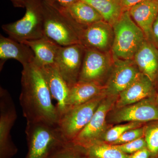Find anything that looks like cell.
I'll return each instance as SVG.
<instances>
[{
  "mask_svg": "<svg viewBox=\"0 0 158 158\" xmlns=\"http://www.w3.org/2000/svg\"><path fill=\"white\" fill-rule=\"evenodd\" d=\"M34 54L31 48L10 37L0 36V70L9 59L17 60L23 65L34 61Z\"/></svg>",
  "mask_w": 158,
  "mask_h": 158,
  "instance_id": "18",
  "label": "cell"
},
{
  "mask_svg": "<svg viewBox=\"0 0 158 158\" xmlns=\"http://www.w3.org/2000/svg\"><path fill=\"white\" fill-rule=\"evenodd\" d=\"M47 158H88L84 148L73 142H66L56 148Z\"/></svg>",
  "mask_w": 158,
  "mask_h": 158,
  "instance_id": "24",
  "label": "cell"
},
{
  "mask_svg": "<svg viewBox=\"0 0 158 158\" xmlns=\"http://www.w3.org/2000/svg\"><path fill=\"white\" fill-rule=\"evenodd\" d=\"M69 88L67 110L89 101L101 94H106L105 86L91 82H78Z\"/></svg>",
  "mask_w": 158,
  "mask_h": 158,
  "instance_id": "20",
  "label": "cell"
},
{
  "mask_svg": "<svg viewBox=\"0 0 158 158\" xmlns=\"http://www.w3.org/2000/svg\"><path fill=\"white\" fill-rule=\"evenodd\" d=\"M134 60L141 73L150 80L158 93V49L146 40Z\"/></svg>",
  "mask_w": 158,
  "mask_h": 158,
  "instance_id": "16",
  "label": "cell"
},
{
  "mask_svg": "<svg viewBox=\"0 0 158 158\" xmlns=\"http://www.w3.org/2000/svg\"><path fill=\"white\" fill-rule=\"evenodd\" d=\"M156 120H158V105L155 97L122 107L113 108L107 116L108 123L113 125L124 122L146 123Z\"/></svg>",
  "mask_w": 158,
  "mask_h": 158,
  "instance_id": "9",
  "label": "cell"
},
{
  "mask_svg": "<svg viewBox=\"0 0 158 158\" xmlns=\"http://www.w3.org/2000/svg\"><path fill=\"white\" fill-rule=\"evenodd\" d=\"M114 57L113 67L105 85L107 96H118L141 74L134 59Z\"/></svg>",
  "mask_w": 158,
  "mask_h": 158,
  "instance_id": "12",
  "label": "cell"
},
{
  "mask_svg": "<svg viewBox=\"0 0 158 158\" xmlns=\"http://www.w3.org/2000/svg\"><path fill=\"white\" fill-rule=\"evenodd\" d=\"M45 79L52 98L57 102L56 105L60 116L67 110V101L69 88L62 77L56 65L40 67Z\"/></svg>",
  "mask_w": 158,
  "mask_h": 158,
  "instance_id": "14",
  "label": "cell"
},
{
  "mask_svg": "<svg viewBox=\"0 0 158 158\" xmlns=\"http://www.w3.org/2000/svg\"></svg>",
  "mask_w": 158,
  "mask_h": 158,
  "instance_id": "35",
  "label": "cell"
},
{
  "mask_svg": "<svg viewBox=\"0 0 158 158\" xmlns=\"http://www.w3.org/2000/svg\"><path fill=\"white\" fill-rule=\"evenodd\" d=\"M86 48L81 44L60 46L56 65L69 88L78 82Z\"/></svg>",
  "mask_w": 158,
  "mask_h": 158,
  "instance_id": "11",
  "label": "cell"
},
{
  "mask_svg": "<svg viewBox=\"0 0 158 158\" xmlns=\"http://www.w3.org/2000/svg\"><path fill=\"white\" fill-rule=\"evenodd\" d=\"M155 100L156 102V103L157 104V105H158V93H157V94H156L155 96Z\"/></svg>",
  "mask_w": 158,
  "mask_h": 158,
  "instance_id": "34",
  "label": "cell"
},
{
  "mask_svg": "<svg viewBox=\"0 0 158 158\" xmlns=\"http://www.w3.org/2000/svg\"><path fill=\"white\" fill-rule=\"evenodd\" d=\"M114 40L111 52L113 56L124 60L134 59L146 37L131 17L128 11H123L113 25Z\"/></svg>",
  "mask_w": 158,
  "mask_h": 158,
  "instance_id": "4",
  "label": "cell"
},
{
  "mask_svg": "<svg viewBox=\"0 0 158 158\" xmlns=\"http://www.w3.org/2000/svg\"><path fill=\"white\" fill-rule=\"evenodd\" d=\"M25 8V14L22 18L2 26L9 37L21 43L44 37L41 0H27Z\"/></svg>",
  "mask_w": 158,
  "mask_h": 158,
  "instance_id": "5",
  "label": "cell"
},
{
  "mask_svg": "<svg viewBox=\"0 0 158 158\" xmlns=\"http://www.w3.org/2000/svg\"><path fill=\"white\" fill-rule=\"evenodd\" d=\"M144 125L141 127L132 129L125 132L116 141L111 144L117 145L125 144L144 137Z\"/></svg>",
  "mask_w": 158,
  "mask_h": 158,
  "instance_id": "28",
  "label": "cell"
},
{
  "mask_svg": "<svg viewBox=\"0 0 158 158\" xmlns=\"http://www.w3.org/2000/svg\"><path fill=\"white\" fill-rule=\"evenodd\" d=\"M152 37V43L158 49V15L153 24Z\"/></svg>",
  "mask_w": 158,
  "mask_h": 158,
  "instance_id": "29",
  "label": "cell"
},
{
  "mask_svg": "<svg viewBox=\"0 0 158 158\" xmlns=\"http://www.w3.org/2000/svg\"><path fill=\"white\" fill-rule=\"evenodd\" d=\"M114 61L111 51L104 52L86 48L78 82L105 86Z\"/></svg>",
  "mask_w": 158,
  "mask_h": 158,
  "instance_id": "8",
  "label": "cell"
},
{
  "mask_svg": "<svg viewBox=\"0 0 158 158\" xmlns=\"http://www.w3.org/2000/svg\"><path fill=\"white\" fill-rule=\"evenodd\" d=\"M129 158H150V153L147 148H143L136 152L129 155Z\"/></svg>",
  "mask_w": 158,
  "mask_h": 158,
  "instance_id": "30",
  "label": "cell"
},
{
  "mask_svg": "<svg viewBox=\"0 0 158 158\" xmlns=\"http://www.w3.org/2000/svg\"><path fill=\"white\" fill-rule=\"evenodd\" d=\"M44 36L60 46L80 44L81 27L69 17L64 9L51 0H41Z\"/></svg>",
  "mask_w": 158,
  "mask_h": 158,
  "instance_id": "2",
  "label": "cell"
},
{
  "mask_svg": "<svg viewBox=\"0 0 158 158\" xmlns=\"http://www.w3.org/2000/svg\"><path fill=\"white\" fill-rule=\"evenodd\" d=\"M81 44L85 48L100 52H111L114 40L113 26L104 20L83 27L79 34Z\"/></svg>",
  "mask_w": 158,
  "mask_h": 158,
  "instance_id": "13",
  "label": "cell"
},
{
  "mask_svg": "<svg viewBox=\"0 0 158 158\" xmlns=\"http://www.w3.org/2000/svg\"><path fill=\"white\" fill-rule=\"evenodd\" d=\"M93 7L105 21L113 26L123 12L119 0H81Z\"/></svg>",
  "mask_w": 158,
  "mask_h": 158,
  "instance_id": "22",
  "label": "cell"
},
{
  "mask_svg": "<svg viewBox=\"0 0 158 158\" xmlns=\"http://www.w3.org/2000/svg\"><path fill=\"white\" fill-rule=\"evenodd\" d=\"M23 43L31 48L34 52L33 62L39 67L56 64V58L60 46L45 36Z\"/></svg>",
  "mask_w": 158,
  "mask_h": 158,
  "instance_id": "19",
  "label": "cell"
},
{
  "mask_svg": "<svg viewBox=\"0 0 158 158\" xmlns=\"http://www.w3.org/2000/svg\"><path fill=\"white\" fill-rule=\"evenodd\" d=\"M145 0H119L123 11H128L130 8Z\"/></svg>",
  "mask_w": 158,
  "mask_h": 158,
  "instance_id": "31",
  "label": "cell"
},
{
  "mask_svg": "<svg viewBox=\"0 0 158 158\" xmlns=\"http://www.w3.org/2000/svg\"><path fill=\"white\" fill-rule=\"evenodd\" d=\"M28 152L25 158H47L65 141L58 125L49 122H27Z\"/></svg>",
  "mask_w": 158,
  "mask_h": 158,
  "instance_id": "3",
  "label": "cell"
},
{
  "mask_svg": "<svg viewBox=\"0 0 158 158\" xmlns=\"http://www.w3.org/2000/svg\"><path fill=\"white\" fill-rule=\"evenodd\" d=\"M88 158H129L114 145L99 141L83 148Z\"/></svg>",
  "mask_w": 158,
  "mask_h": 158,
  "instance_id": "23",
  "label": "cell"
},
{
  "mask_svg": "<svg viewBox=\"0 0 158 158\" xmlns=\"http://www.w3.org/2000/svg\"><path fill=\"white\" fill-rule=\"evenodd\" d=\"M129 12L134 21L142 30L146 40L152 42L153 24L158 15V0H145L130 8Z\"/></svg>",
  "mask_w": 158,
  "mask_h": 158,
  "instance_id": "17",
  "label": "cell"
},
{
  "mask_svg": "<svg viewBox=\"0 0 158 158\" xmlns=\"http://www.w3.org/2000/svg\"><path fill=\"white\" fill-rule=\"evenodd\" d=\"M51 1L56 3L59 6L63 8H66L73 3L76 2L78 0H51Z\"/></svg>",
  "mask_w": 158,
  "mask_h": 158,
  "instance_id": "32",
  "label": "cell"
},
{
  "mask_svg": "<svg viewBox=\"0 0 158 158\" xmlns=\"http://www.w3.org/2000/svg\"><path fill=\"white\" fill-rule=\"evenodd\" d=\"M145 123L131 122L122 124H117L112 127L105 134L103 141L111 144L116 141L125 132L132 129L141 127Z\"/></svg>",
  "mask_w": 158,
  "mask_h": 158,
  "instance_id": "26",
  "label": "cell"
},
{
  "mask_svg": "<svg viewBox=\"0 0 158 158\" xmlns=\"http://www.w3.org/2000/svg\"><path fill=\"white\" fill-rule=\"evenodd\" d=\"M106 96L105 94H101L89 101L69 108L60 116L57 125L65 141H74L88 124Z\"/></svg>",
  "mask_w": 158,
  "mask_h": 158,
  "instance_id": "6",
  "label": "cell"
},
{
  "mask_svg": "<svg viewBox=\"0 0 158 158\" xmlns=\"http://www.w3.org/2000/svg\"><path fill=\"white\" fill-rule=\"evenodd\" d=\"M20 104L27 122L44 121L57 124L59 114L39 66L32 62L23 65Z\"/></svg>",
  "mask_w": 158,
  "mask_h": 158,
  "instance_id": "1",
  "label": "cell"
},
{
  "mask_svg": "<svg viewBox=\"0 0 158 158\" xmlns=\"http://www.w3.org/2000/svg\"><path fill=\"white\" fill-rule=\"evenodd\" d=\"M114 145L119 150L127 155L132 154L140 150L147 148L144 137L125 144Z\"/></svg>",
  "mask_w": 158,
  "mask_h": 158,
  "instance_id": "27",
  "label": "cell"
},
{
  "mask_svg": "<svg viewBox=\"0 0 158 158\" xmlns=\"http://www.w3.org/2000/svg\"><path fill=\"white\" fill-rule=\"evenodd\" d=\"M63 8L72 20L81 27L104 20L101 15L93 7L81 0Z\"/></svg>",
  "mask_w": 158,
  "mask_h": 158,
  "instance_id": "21",
  "label": "cell"
},
{
  "mask_svg": "<svg viewBox=\"0 0 158 158\" xmlns=\"http://www.w3.org/2000/svg\"><path fill=\"white\" fill-rule=\"evenodd\" d=\"M15 7H25L27 0H11Z\"/></svg>",
  "mask_w": 158,
  "mask_h": 158,
  "instance_id": "33",
  "label": "cell"
},
{
  "mask_svg": "<svg viewBox=\"0 0 158 158\" xmlns=\"http://www.w3.org/2000/svg\"><path fill=\"white\" fill-rule=\"evenodd\" d=\"M144 127V137L150 158H158V120L146 123Z\"/></svg>",
  "mask_w": 158,
  "mask_h": 158,
  "instance_id": "25",
  "label": "cell"
},
{
  "mask_svg": "<svg viewBox=\"0 0 158 158\" xmlns=\"http://www.w3.org/2000/svg\"><path fill=\"white\" fill-rule=\"evenodd\" d=\"M157 93L152 82L141 73L118 94L114 108L122 107L148 98L155 97Z\"/></svg>",
  "mask_w": 158,
  "mask_h": 158,
  "instance_id": "15",
  "label": "cell"
},
{
  "mask_svg": "<svg viewBox=\"0 0 158 158\" xmlns=\"http://www.w3.org/2000/svg\"><path fill=\"white\" fill-rule=\"evenodd\" d=\"M17 118L16 108L9 91L0 88V158H12L18 148L11 139V131Z\"/></svg>",
  "mask_w": 158,
  "mask_h": 158,
  "instance_id": "10",
  "label": "cell"
},
{
  "mask_svg": "<svg viewBox=\"0 0 158 158\" xmlns=\"http://www.w3.org/2000/svg\"><path fill=\"white\" fill-rule=\"evenodd\" d=\"M118 96H106L88 124L73 141L85 148L98 141H103L105 134L113 125L107 121L108 113L114 108Z\"/></svg>",
  "mask_w": 158,
  "mask_h": 158,
  "instance_id": "7",
  "label": "cell"
}]
</instances>
